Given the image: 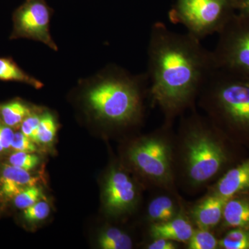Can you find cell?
Masks as SVG:
<instances>
[{"label": "cell", "instance_id": "cell-1", "mask_svg": "<svg viewBox=\"0 0 249 249\" xmlns=\"http://www.w3.org/2000/svg\"><path fill=\"white\" fill-rule=\"evenodd\" d=\"M149 98L163 123L196 108L203 86L216 70L212 52L191 34L170 30L162 22L152 26L148 49Z\"/></svg>", "mask_w": 249, "mask_h": 249}, {"label": "cell", "instance_id": "cell-2", "mask_svg": "<svg viewBox=\"0 0 249 249\" xmlns=\"http://www.w3.org/2000/svg\"><path fill=\"white\" fill-rule=\"evenodd\" d=\"M228 137L196 108L180 117L174 136L173 162L178 191L195 196L231 168Z\"/></svg>", "mask_w": 249, "mask_h": 249}, {"label": "cell", "instance_id": "cell-3", "mask_svg": "<svg viewBox=\"0 0 249 249\" xmlns=\"http://www.w3.org/2000/svg\"><path fill=\"white\" fill-rule=\"evenodd\" d=\"M93 80L85 98L96 119L121 129L142 122L145 100L149 97L147 73L132 75L120 67L110 66Z\"/></svg>", "mask_w": 249, "mask_h": 249}, {"label": "cell", "instance_id": "cell-4", "mask_svg": "<svg viewBox=\"0 0 249 249\" xmlns=\"http://www.w3.org/2000/svg\"><path fill=\"white\" fill-rule=\"evenodd\" d=\"M196 105L223 134L249 137V76L216 69Z\"/></svg>", "mask_w": 249, "mask_h": 249}, {"label": "cell", "instance_id": "cell-5", "mask_svg": "<svg viewBox=\"0 0 249 249\" xmlns=\"http://www.w3.org/2000/svg\"><path fill=\"white\" fill-rule=\"evenodd\" d=\"M173 124L163 123L153 132L133 139L124 150L126 164L144 187L179 193L174 173Z\"/></svg>", "mask_w": 249, "mask_h": 249}, {"label": "cell", "instance_id": "cell-6", "mask_svg": "<svg viewBox=\"0 0 249 249\" xmlns=\"http://www.w3.org/2000/svg\"><path fill=\"white\" fill-rule=\"evenodd\" d=\"M235 0H176L168 13L175 24H182L188 34L201 40L219 34L235 14Z\"/></svg>", "mask_w": 249, "mask_h": 249}, {"label": "cell", "instance_id": "cell-7", "mask_svg": "<svg viewBox=\"0 0 249 249\" xmlns=\"http://www.w3.org/2000/svg\"><path fill=\"white\" fill-rule=\"evenodd\" d=\"M212 52L215 69L249 76V14H234Z\"/></svg>", "mask_w": 249, "mask_h": 249}, {"label": "cell", "instance_id": "cell-8", "mask_svg": "<svg viewBox=\"0 0 249 249\" xmlns=\"http://www.w3.org/2000/svg\"><path fill=\"white\" fill-rule=\"evenodd\" d=\"M53 10L46 0H25L13 14V31L10 40L25 38L45 44L58 52L50 32Z\"/></svg>", "mask_w": 249, "mask_h": 249}, {"label": "cell", "instance_id": "cell-9", "mask_svg": "<svg viewBox=\"0 0 249 249\" xmlns=\"http://www.w3.org/2000/svg\"><path fill=\"white\" fill-rule=\"evenodd\" d=\"M124 166L114 165L108 170L103 185V204L109 215L120 217L132 213L138 206L142 188Z\"/></svg>", "mask_w": 249, "mask_h": 249}, {"label": "cell", "instance_id": "cell-10", "mask_svg": "<svg viewBox=\"0 0 249 249\" xmlns=\"http://www.w3.org/2000/svg\"><path fill=\"white\" fill-rule=\"evenodd\" d=\"M228 199L206 191L202 197L194 203H186V213L195 227L215 231L222 222L224 205Z\"/></svg>", "mask_w": 249, "mask_h": 249}, {"label": "cell", "instance_id": "cell-11", "mask_svg": "<svg viewBox=\"0 0 249 249\" xmlns=\"http://www.w3.org/2000/svg\"><path fill=\"white\" fill-rule=\"evenodd\" d=\"M157 191L147 203L145 211L147 226L167 222L181 213L186 208V201L179 193Z\"/></svg>", "mask_w": 249, "mask_h": 249}, {"label": "cell", "instance_id": "cell-12", "mask_svg": "<svg viewBox=\"0 0 249 249\" xmlns=\"http://www.w3.org/2000/svg\"><path fill=\"white\" fill-rule=\"evenodd\" d=\"M206 191L230 198L249 191V157L227 170Z\"/></svg>", "mask_w": 249, "mask_h": 249}, {"label": "cell", "instance_id": "cell-13", "mask_svg": "<svg viewBox=\"0 0 249 249\" xmlns=\"http://www.w3.org/2000/svg\"><path fill=\"white\" fill-rule=\"evenodd\" d=\"M196 227L186 213V208L181 213L167 222L147 226V240L162 238L184 245L191 238Z\"/></svg>", "mask_w": 249, "mask_h": 249}, {"label": "cell", "instance_id": "cell-14", "mask_svg": "<svg viewBox=\"0 0 249 249\" xmlns=\"http://www.w3.org/2000/svg\"><path fill=\"white\" fill-rule=\"evenodd\" d=\"M248 227L249 198L242 194L229 198L224 205L222 222L217 229Z\"/></svg>", "mask_w": 249, "mask_h": 249}, {"label": "cell", "instance_id": "cell-15", "mask_svg": "<svg viewBox=\"0 0 249 249\" xmlns=\"http://www.w3.org/2000/svg\"><path fill=\"white\" fill-rule=\"evenodd\" d=\"M37 178L31 176L27 170L12 165H5L0 178L3 194L14 198L29 187L36 186Z\"/></svg>", "mask_w": 249, "mask_h": 249}, {"label": "cell", "instance_id": "cell-16", "mask_svg": "<svg viewBox=\"0 0 249 249\" xmlns=\"http://www.w3.org/2000/svg\"><path fill=\"white\" fill-rule=\"evenodd\" d=\"M0 80L24 83L37 89L44 86L42 82L24 71L10 57H0Z\"/></svg>", "mask_w": 249, "mask_h": 249}, {"label": "cell", "instance_id": "cell-17", "mask_svg": "<svg viewBox=\"0 0 249 249\" xmlns=\"http://www.w3.org/2000/svg\"><path fill=\"white\" fill-rule=\"evenodd\" d=\"M98 243L102 249H132L134 247L132 236L116 227L103 229L98 237Z\"/></svg>", "mask_w": 249, "mask_h": 249}, {"label": "cell", "instance_id": "cell-18", "mask_svg": "<svg viewBox=\"0 0 249 249\" xmlns=\"http://www.w3.org/2000/svg\"><path fill=\"white\" fill-rule=\"evenodd\" d=\"M33 112L27 103L14 100L0 106V120L5 125L17 127Z\"/></svg>", "mask_w": 249, "mask_h": 249}, {"label": "cell", "instance_id": "cell-19", "mask_svg": "<svg viewBox=\"0 0 249 249\" xmlns=\"http://www.w3.org/2000/svg\"><path fill=\"white\" fill-rule=\"evenodd\" d=\"M219 239L214 231L196 228L191 238L183 245V248L219 249Z\"/></svg>", "mask_w": 249, "mask_h": 249}, {"label": "cell", "instance_id": "cell-20", "mask_svg": "<svg viewBox=\"0 0 249 249\" xmlns=\"http://www.w3.org/2000/svg\"><path fill=\"white\" fill-rule=\"evenodd\" d=\"M219 249H249V227L229 229L219 239Z\"/></svg>", "mask_w": 249, "mask_h": 249}, {"label": "cell", "instance_id": "cell-21", "mask_svg": "<svg viewBox=\"0 0 249 249\" xmlns=\"http://www.w3.org/2000/svg\"><path fill=\"white\" fill-rule=\"evenodd\" d=\"M58 124L52 113H43L40 115V124L37 128V143L49 144L56 136Z\"/></svg>", "mask_w": 249, "mask_h": 249}, {"label": "cell", "instance_id": "cell-22", "mask_svg": "<svg viewBox=\"0 0 249 249\" xmlns=\"http://www.w3.org/2000/svg\"><path fill=\"white\" fill-rule=\"evenodd\" d=\"M41 196V190L38 187L36 186V185L29 187L17 196H15V206L19 209H26L40 201Z\"/></svg>", "mask_w": 249, "mask_h": 249}, {"label": "cell", "instance_id": "cell-23", "mask_svg": "<svg viewBox=\"0 0 249 249\" xmlns=\"http://www.w3.org/2000/svg\"><path fill=\"white\" fill-rule=\"evenodd\" d=\"M39 162V157L30 152H16L9 157L10 164L27 171L34 169Z\"/></svg>", "mask_w": 249, "mask_h": 249}, {"label": "cell", "instance_id": "cell-24", "mask_svg": "<svg viewBox=\"0 0 249 249\" xmlns=\"http://www.w3.org/2000/svg\"><path fill=\"white\" fill-rule=\"evenodd\" d=\"M50 206L45 201H39L24 210V219L31 222L44 220L50 214Z\"/></svg>", "mask_w": 249, "mask_h": 249}, {"label": "cell", "instance_id": "cell-25", "mask_svg": "<svg viewBox=\"0 0 249 249\" xmlns=\"http://www.w3.org/2000/svg\"><path fill=\"white\" fill-rule=\"evenodd\" d=\"M40 121V115L33 112L21 124V132L35 142H37V128Z\"/></svg>", "mask_w": 249, "mask_h": 249}, {"label": "cell", "instance_id": "cell-26", "mask_svg": "<svg viewBox=\"0 0 249 249\" xmlns=\"http://www.w3.org/2000/svg\"><path fill=\"white\" fill-rule=\"evenodd\" d=\"M36 142L21 132L15 133L11 147L16 152H35L37 150Z\"/></svg>", "mask_w": 249, "mask_h": 249}, {"label": "cell", "instance_id": "cell-27", "mask_svg": "<svg viewBox=\"0 0 249 249\" xmlns=\"http://www.w3.org/2000/svg\"><path fill=\"white\" fill-rule=\"evenodd\" d=\"M183 248V245L175 241L158 238L147 240L144 245L145 249H179Z\"/></svg>", "mask_w": 249, "mask_h": 249}, {"label": "cell", "instance_id": "cell-28", "mask_svg": "<svg viewBox=\"0 0 249 249\" xmlns=\"http://www.w3.org/2000/svg\"><path fill=\"white\" fill-rule=\"evenodd\" d=\"M14 132L9 126L0 124V142L4 150L11 147V142L14 139Z\"/></svg>", "mask_w": 249, "mask_h": 249}, {"label": "cell", "instance_id": "cell-29", "mask_svg": "<svg viewBox=\"0 0 249 249\" xmlns=\"http://www.w3.org/2000/svg\"><path fill=\"white\" fill-rule=\"evenodd\" d=\"M235 3L237 11L249 14V0H235Z\"/></svg>", "mask_w": 249, "mask_h": 249}, {"label": "cell", "instance_id": "cell-30", "mask_svg": "<svg viewBox=\"0 0 249 249\" xmlns=\"http://www.w3.org/2000/svg\"><path fill=\"white\" fill-rule=\"evenodd\" d=\"M3 150H4V147H3L2 145L0 142V152H2Z\"/></svg>", "mask_w": 249, "mask_h": 249}]
</instances>
